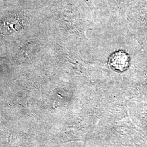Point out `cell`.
Segmentation results:
<instances>
[{
  "mask_svg": "<svg viewBox=\"0 0 147 147\" xmlns=\"http://www.w3.org/2000/svg\"><path fill=\"white\" fill-rule=\"evenodd\" d=\"M125 56L123 53H118V54H115L113 58L111 59V63H113V65L116 68L123 69L124 64L126 63V59H123Z\"/></svg>",
  "mask_w": 147,
  "mask_h": 147,
  "instance_id": "obj_2",
  "label": "cell"
},
{
  "mask_svg": "<svg viewBox=\"0 0 147 147\" xmlns=\"http://www.w3.org/2000/svg\"><path fill=\"white\" fill-rule=\"evenodd\" d=\"M22 24L19 19L11 18L4 21L0 26V30L3 34H13L21 30Z\"/></svg>",
  "mask_w": 147,
  "mask_h": 147,
  "instance_id": "obj_1",
  "label": "cell"
}]
</instances>
